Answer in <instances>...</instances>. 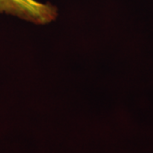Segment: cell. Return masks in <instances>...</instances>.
Returning <instances> with one entry per match:
<instances>
[{
    "label": "cell",
    "instance_id": "6da1fadb",
    "mask_svg": "<svg viewBox=\"0 0 153 153\" xmlns=\"http://www.w3.org/2000/svg\"><path fill=\"white\" fill-rule=\"evenodd\" d=\"M0 14L18 17L36 25H46L58 16V9L37 0H0Z\"/></svg>",
    "mask_w": 153,
    "mask_h": 153
}]
</instances>
